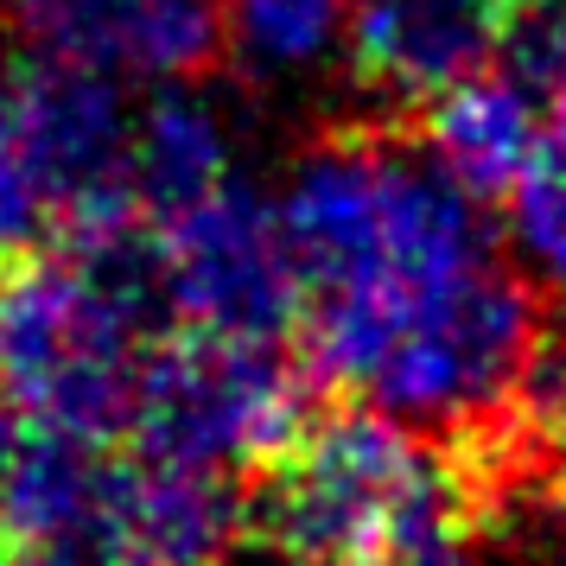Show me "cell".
Instances as JSON below:
<instances>
[{"mask_svg":"<svg viewBox=\"0 0 566 566\" xmlns=\"http://www.w3.org/2000/svg\"><path fill=\"white\" fill-rule=\"evenodd\" d=\"M268 205L318 382L427 433L510 413L541 325L484 198L420 147L337 134L286 166Z\"/></svg>","mask_w":566,"mask_h":566,"instance_id":"6da1fadb","label":"cell"},{"mask_svg":"<svg viewBox=\"0 0 566 566\" xmlns=\"http://www.w3.org/2000/svg\"><path fill=\"white\" fill-rule=\"evenodd\" d=\"M242 522L281 566H478L459 464L427 427L363 401L300 420Z\"/></svg>","mask_w":566,"mask_h":566,"instance_id":"7a4b0ae2","label":"cell"},{"mask_svg":"<svg viewBox=\"0 0 566 566\" xmlns=\"http://www.w3.org/2000/svg\"><path fill=\"white\" fill-rule=\"evenodd\" d=\"M147 230L64 235L0 281V395L27 427L122 439L134 376L159 337Z\"/></svg>","mask_w":566,"mask_h":566,"instance_id":"3957f363","label":"cell"},{"mask_svg":"<svg viewBox=\"0 0 566 566\" xmlns=\"http://www.w3.org/2000/svg\"><path fill=\"white\" fill-rule=\"evenodd\" d=\"M122 83L32 57L0 77V261L140 223Z\"/></svg>","mask_w":566,"mask_h":566,"instance_id":"277c9868","label":"cell"},{"mask_svg":"<svg viewBox=\"0 0 566 566\" xmlns=\"http://www.w3.org/2000/svg\"><path fill=\"white\" fill-rule=\"evenodd\" d=\"M306 420V382L281 357V337H154L134 376L128 452L185 471L242 478L281 452Z\"/></svg>","mask_w":566,"mask_h":566,"instance_id":"5b68a950","label":"cell"},{"mask_svg":"<svg viewBox=\"0 0 566 566\" xmlns=\"http://www.w3.org/2000/svg\"><path fill=\"white\" fill-rule=\"evenodd\" d=\"M159 312L179 332L281 337L293 325V268L274 205L242 179L154 217L147 230Z\"/></svg>","mask_w":566,"mask_h":566,"instance_id":"8992f818","label":"cell"},{"mask_svg":"<svg viewBox=\"0 0 566 566\" xmlns=\"http://www.w3.org/2000/svg\"><path fill=\"white\" fill-rule=\"evenodd\" d=\"M32 57L77 64L122 90L198 77L217 39V0H7Z\"/></svg>","mask_w":566,"mask_h":566,"instance_id":"52a82bcc","label":"cell"},{"mask_svg":"<svg viewBox=\"0 0 566 566\" xmlns=\"http://www.w3.org/2000/svg\"><path fill=\"white\" fill-rule=\"evenodd\" d=\"M122 464L128 452H115V439L27 427L0 484V535L103 560L115 496H122Z\"/></svg>","mask_w":566,"mask_h":566,"instance_id":"ba28073f","label":"cell"},{"mask_svg":"<svg viewBox=\"0 0 566 566\" xmlns=\"http://www.w3.org/2000/svg\"><path fill=\"white\" fill-rule=\"evenodd\" d=\"M490 52L484 0H357L344 32L350 77L382 103H433Z\"/></svg>","mask_w":566,"mask_h":566,"instance_id":"9c48e42d","label":"cell"},{"mask_svg":"<svg viewBox=\"0 0 566 566\" xmlns=\"http://www.w3.org/2000/svg\"><path fill=\"white\" fill-rule=\"evenodd\" d=\"M235 478L185 471V464L134 459L122 464V496L108 522V566H223L242 541Z\"/></svg>","mask_w":566,"mask_h":566,"instance_id":"30bf717a","label":"cell"},{"mask_svg":"<svg viewBox=\"0 0 566 566\" xmlns=\"http://www.w3.org/2000/svg\"><path fill=\"white\" fill-rule=\"evenodd\" d=\"M235 166H242V128H235L230 108L191 77L154 83L147 103L134 108L128 179L140 217H166V210L230 185Z\"/></svg>","mask_w":566,"mask_h":566,"instance_id":"8fae6325","label":"cell"},{"mask_svg":"<svg viewBox=\"0 0 566 566\" xmlns=\"http://www.w3.org/2000/svg\"><path fill=\"white\" fill-rule=\"evenodd\" d=\"M420 108H427V147L420 154L452 185H464L471 198H496L554 103H541L503 57L484 52V64H471L459 83H446Z\"/></svg>","mask_w":566,"mask_h":566,"instance_id":"7c38bea8","label":"cell"},{"mask_svg":"<svg viewBox=\"0 0 566 566\" xmlns=\"http://www.w3.org/2000/svg\"><path fill=\"white\" fill-rule=\"evenodd\" d=\"M496 205H503L496 242L528 281V293L566 300V103L541 115L535 140L503 179Z\"/></svg>","mask_w":566,"mask_h":566,"instance_id":"4fadbf2b","label":"cell"},{"mask_svg":"<svg viewBox=\"0 0 566 566\" xmlns=\"http://www.w3.org/2000/svg\"><path fill=\"white\" fill-rule=\"evenodd\" d=\"M357 0H217V39L261 83H312L344 57Z\"/></svg>","mask_w":566,"mask_h":566,"instance_id":"5bb4252c","label":"cell"},{"mask_svg":"<svg viewBox=\"0 0 566 566\" xmlns=\"http://www.w3.org/2000/svg\"><path fill=\"white\" fill-rule=\"evenodd\" d=\"M510 413L541 452L566 459V337H535V350L515 376Z\"/></svg>","mask_w":566,"mask_h":566,"instance_id":"9a60e30c","label":"cell"},{"mask_svg":"<svg viewBox=\"0 0 566 566\" xmlns=\"http://www.w3.org/2000/svg\"><path fill=\"white\" fill-rule=\"evenodd\" d=\"M496 57L535 90L541 103H566V0L510 13V39H503Z\"/></svg>","mask_w":566,"mask_h":566,"instance_id":"2e32d148","label":"cell"},{"mask_svg":"<svg viewBox=\"0 0 566 566\" xmlns=\"http://www.w3.org/2000/svg\"><path fill=\"white\" fill-rule=\"evenodd\" d=\"M0 566H103V560L71 554V547H32V541H7V547H0Z\"/></svg>","mask_w":566,"mask_h":566,"instance_id":"e0dca14e","label":"cell"},{"mask_svg":"<svg viewBox=\"0 0 566 566\" xmlns=\"http://www.w3.org/2000/svg\"><path fill=\"white\" fill-rule=\"evenodd\" d=\"M20 433H27V420L7 408V395H0V484H7V464H13V446H20Z\"/></svg>","mask_w":566,"mask_h":566,"instance_id":"ac0fdd59","label":"cell"},{"mask_svg":"<svg viewBox=\"0 0 566 566\" xmlns=\"http://www.w3.org/2000/svg\"><path fill=\"white\" fill-rule=\"evenodd\" d=\"M490 13H528V7H547V0H484Z\"/></svg>","mask_w":566,"mask_h":566,"instance_id":"d6986e66","label":"cell"}]
</instances>
